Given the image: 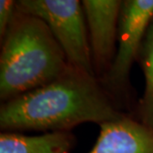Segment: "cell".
Masks as SVG:
<instances>
[{
	"label": "cell",
	"instance_id": "obj_1",
	"mask_svg": "<svg viewBox=\"0 0 153 153\" xmlns=\"http://www.w3.org/2000/svg\"><path fill=\"white\" fill-rule=\"evenodd\" d=\"M96 76L71 66L53 81L3 102L2 131H69L85 122L120 117Z\"/></svg>",
	"mask_w": 153,
	"mask_h": 153
},
{
	"label": "cell",
	"instance_id": "obj_2",
	"mask_svg": "<svg viewBox=\"0 0 153 153\" xmlns=\"http://www.w3.org/2000/svg\"><path fill=\"white\" fill-rule=\"evenodd\" d=\"M2 43L0 99L3 102L53 81L69 66L44 21L16 11Z\"/></svg>",
	"mask_w": 153,
	"mask_h": 153
},
{
	"label": "cell",
	"instance_id": "obj_3",
	"mask_svg": "<svg viewBox=\"0 0 153 153\" xmlns=\"http://www.w3.org/2000/svg\"><path fill=\"white\" fill-rule=\"evenodd\" d=\"M17 10L44 21L70 65L96 76L82 1L20 0Z\"/></svg>",
	"mask_w": 153,
	"mask_h": 153
},
{
	"label": "cell",
	"instance_id": "obj_4",
	"mask_svg": "<svg viewBox=\"0 0 153 153\" xmlns=\"http://www.w3.org/2000/svg\"><path fill=\"white\" fill-rule=\"evenodd\" d=\"M153 19V0L122 1L118 24L117 49L114 62L108 72L111 88L122 90L127 85L134 61L138 59Z\"/></svg>",
	"mask_w": 153,
	"mask_h": 153
},
{
	"label": "cell",
	"instance_id": "obj_5",
	"mask_svg": "<svg viewBox=\"0 0 153 153\" xmlns=\"http://www.w3.org/2000/svg\"><path fill=\"white\" fill-rule=\"evenodd\" d=\"M82 9L87 21L88 40L94 72L111 69L118 37L121 0H84Z\"/></svg>",
	"mask_w": 153,
	"mask_h": 153
},
{
	"label": "cell",
	"instance_id": "obj_6",
	"mask_svg": "<svg viewBox=\"0 0 153 153\" xmlns=\"http://www.w3.org/2000/svg\"><path fill=\"white\" fill-rule=\"evenodd\" d=\"M100 135L88 153H153V129L127 116L100 125Z\"/></svg>",
	"mask_w": 153,
	"mask_h": 153
},
{
	"label": "cell",
	"instance_id": "obj_7",
	"mask_svg": "<svg viewBox=\"0 0 153 153\" xmlns=\"http://www.w3.org/2000/svg\"><path fill=\"white\" fill-rule=\"evenodd\" d=\"M74 136L69 131L29 136L15 131L0 134V153H69Z\"/></svg>",
	"mask_w": 153,
	"mask_h": 153
},
{
	"label": "cell",
	"instance_id": "obj_8",
	"mask_svg": "<svg viewBox=\"0 0 153 153\" xmlns=\"http://www.w3.org/2000/svg\"><path fill=\"white\" fill-rule=\"evenodd\" d=\"M138 60L144 75V93L139 103L140 121L153 129V19L139 52Z\"/></svg>",
	"mask_w": 153,
	"mask_h": 153
},
{
	"label": "cell",
	"instance_id": "obj_9",
	"mask_svg": "<svg viewBox=\"0 0 153 153\" xmlns=\"http://www.w3.org/2000/svg\"><path fill=\"white\" fill-rule=\"evenodd\" d=\"M17 11V1L1 0L0 1V38L4 40L7 31Z\"/></svg>",
	"mask_w": 153,
	"mask_h": 153
}]
</instances>
